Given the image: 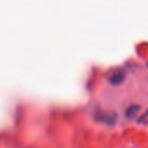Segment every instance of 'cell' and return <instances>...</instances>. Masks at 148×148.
Returning a JSON list of instances; mask_svg holds the SVG:
<instances>
[{"mask_svg": "<svg viewBox=\"0 0 148 148\" xmlns=\"http://www.w3.org/2000/svg\"><path fill=\"white\" fill-rule=\"evenodd\" d=\"M138 123L142 125H148V109L138 119Z\"/></svg>", "mask_w": 148, "mask_h": 148, "instance_id": "cell-4", "label": "cell"}, {"mask_svg": "<svg viewBox=\"0 0 148 148\" xmlns=\"http://www.w3.org/2000/svg\"><path fill=\"white\" fill-rule=\"evenodd\" d=\"M147 65H148V63H147Z\"/></svg>", "mask_w": 148, "mask_h": 148, "instance_id": "cell-5", "label": "cell"}, {"mask_svg": "<svg viewBox=\"0 0 148 148\" xmlns=\"http://www.w3.org/2000/svg\"><path fill=\"white\" fill-rule=\"evenodd\" d=\"M103 120L108 125H114L117 121H118V113L114 111H111L109 112H107L104 117H103Z\"/></svg>", "mask_w": 148, "mask_h": 148, "instance_id": "cell-3", "label": "cell"}, {"mask_svg": "<svg viewBox=\"0 0 148 148\" xmlns=\"http://www.w3.org/2000/svg\"><path fill=\"white\" fill-rule=\"evenodd\" d=\"M141 110V106L139 105H132L130 106L126 111H125V117L128 119H132L134 118H136V116L138 114V112Z\"/></svg>", "mask_w": 148, "mask_h": 148, "instance_id": "cell-2", "label": "cell"}, {"mask_svg": "<svg viewBox=\"0 0 148 148\" xmlns=\"http://www.w3.org/2000/svg\"><path fill=\"white\" fill-rule=\"evenodd\" d=\"M125 79V72L124 71H117L109 78V83L112 86H120Z\"/></svg>", "mask_w": 148, "mask_h": 148, "instance_id": "cell-1", "label": "cell"}]
</instances>
